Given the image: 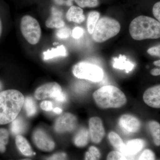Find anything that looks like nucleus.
Instances as JSON below:
<instances>
[{"label":"nucleus","mask_w":160,"mask_h":160,"mask_svg":"<svg viewBox=\"0 0 160 160\" xmlns=\"http://www.w3.org/2000/svg\"><path fill=\"white\" fill-rule=\"evenodd\" d=\"M143 100L150 107L157 109L160 108V85L152 86L147 89L143 94Z\"/></svg>","instance_id":"f8f14e48"},{"label":"nucleus","mask_w":160,"mask_h":160,"mask_svg":"<svg viewBox=\"0 0 160 160\" xmlns=\"http://www.w3.org/2000/svg\"><path fill=\"white\" fill-rule=\"evenodd\" d=\"M26 129V123L21 118H16L11 122L10 131L14 135L17 136L22 134Z\"/></svg>","instance_id":"aec40b11"},{"label":"nucleus","mask_w":160,"mask_h":160,"mask_svg":"<svg viewBox=\"0 0 160 160\" xmlns=\"http://www.w3.org/2000/svg\"><path fill=\"white\" fill-rule=\"evenodd\" d=\"M100 17L99 12L93 11L89 12L87 18V27L89 34H92Z\"/></svg>","instance_id":"4be33fe9"},{"label":"nucleus","mask_w":160,"mask_h":160,"mask_svg":"<svg viewBox=\"0 0 160 160\" xmlns=\"http://www.w3.org/2000/svg\"><path fill=\"white\" fill-rule=\"evenodd\" d=\"M16 144L21 153L26 156H31L33 155L30 144L27 140L21 135L16 137Z\"/></svg>","instance_id":"f3484780"},{"label":"nucleus","mask_w":160,"mask_h":160,"mask_svg":"<svg viewBox=\"0 0 160 160\" xmlns=\"http://www.w3.org/2000/svg\"><path fill=\"white\" fill-rule=\"evenodd\" d=\"M84 33V30L82 27H76L72 30V38L74 39H79L82 37Z\"/></svg>","instance_id":"2f4dec72"},{"label":"nucleus","mask_w":160,"mask_h":160,"mask_svg":"<svg viewBox=\"0 0 160 160\" xmlns=\"http://www.w3.org/2000/svg\"><path fill=\"white\" fill-rule=\"evenodd\" d=\"M56 2L59 5L64 4V0H55ZM67 1V3L66 5L68 6H71L72 5V2L73 0H66Z\"/></svg>","instance_id":"c9c22d12"},{"label":"nucleus","mask_w":160,"mask_h":160,"mask_svg":"<svg viewBox=\"0 0 160 160\" xmlns=\"http://www.w3.org/2000/svg\"><path fill=\"white\" fill-rule=\"evenodd\" d=\"M152 13L158 22L160 21V2H158L154 4L152 8Z\"/></svg>","instance_id":"473e14b6"},{"label":"nucleus","mask_w":160,"mask_h":160,"mask_svg":"<svg viewBox=\"0 0 160 160\" xmlns=\"http://www.w3.org/2000/svg\"><path fill=\"white\" fill-rule=\"evenodd\" d=\"M66 18L69 22L80 24L85 20V16L83 14V10L80 7L72 6L67 11Z\"/></svg>","instance_id":"2eb2a0df"},{"label":"nucleus","mask_w":160,"mask_h":160,"mask_svg":"<svg viewBox=\"0 0 160 160\" xmlns=\"http://www.w3.org/2000/svg\"><path fill=\"white\" fill-rule=\"evenodd\" d=\"M108 138L112 146L118 151L122 153L125 144L119 135L114 132H111L108 135Z\"/></svg>","instance_id":"412c9836"},{"label":"nucleus","mask_w":160,"mask_h":160,"mask_svg":"<svg viewBox=\"0 0 160 160\" xmlns=\"http://www.w3.org/2000/svg\"><path fill=\"white\" fill-rule=\"evenodd\" d=\"M119 126L127 133L137 132L141 128V123L137 118L131 115L124 114L120 118Z\"/></svg>","instance_id":"9b49d317"},{"label":"nucleus","mask_w":160,"mask_h":160,"mask_svg":"<svg viewBox=\"0 0 160 160\" xmlns=\"http://www.w3.org/2000/svg\"><path fill=\"white\" fill-rule=\"evenodd\" d=\"M145 142L140 139L131 140L125 144L122 154L127 156H131L136 154L144 148Z\"/></svg>","instance_id":"4468645a"},{"label":"nucleus","mask_w":160,"mask_h":160,"mask_svg":"<svg viewBox=\"0 0 160 160\" xmlns=\"http://www.w3.org/2000/svg\"><path fill=\"white\" fill-rule=\"evenodd\" d=\"M153 64L155 66H158V67H160V61L159 60H158V61H155L154 62H153Z\"/></svg>","instance_id":"58836bf2"},{"label":"nucleus","mask_w":160,"mask_h":160,"mask_svg":"<svg viewBox=\"0 0 160 160\" xmlns=\"http://www.w3.org/2000/svg\"><path fill=\"white\" fill-rule=\"evenodd\" d=\"M138 160H155V155L151 150L146 149L142 152Z\"/></svg>","instance_id":"c756f323"},{"label":"nucleus","mask_w":160,"mask_h":160,"mask_svg":"<svg viewBox=\"0 0 160 160\" xmlns=\"http://www.w3.org/2000/svg\"><path fill=\"white\" fill-rule=\"evenodd\" d=\"M9 132L5 129H0V152L4 153L9 141Z\"/></svg>","instance_id":"393cba45"},{"label":"nucleus","mask_w":160,"mask_h":160,"mask_svg":"<svg viewBox=\"0 0 160 160\" xmlns=\"http://www.w3.org/2000/svg\"><path fill=\"white\" fill-rule=\"evenodd\" d=\"M89 133L91 141L98 144L105 136V130L102 120L100 118H91L89 120Z\"/></svg>","instance_id":"9d476101"},{"label":"nucleus","mask_w":160,"mask_h":160,"mask_svg":"<svg viewBox=\"0 0 160 160\" xmlns=\"http://www.w3.org/2000/svg\"><path fill=\"white\" fill-rule=\"evenodd\" d=\"M101 157L99 150L97 147L92 146L85 154V160H99Z\"/></svg>","instance_id":"a878e982"},{"label":"nucleus","mask_w":160,"mask_h":160,"mask_svg":"<svg viewBox=\"0 0 160 160\" xmlns=\"http://www.w3.org/2000/svg\"><path fill=\"white\" fill-rule=\"evenodd\" d=\"M35 97L38 100L52 98L59 102H66V94L62 91V87L56 82L46 83L38 88L35 92Z\"/></svg>","instance_id":"0eeeda50"},{"label":"nucleus","mask_w":160,"mask_h":160,"mask_svg":"<svg viewBox=\"0 0 160 160\" xmlns=\"http://www.w3.org/2000/svg\"><path fill=\"white\" fill-rule=\"evenodd\" d=\"M21 30L23 37L31 45L39 42L42 32L39 23L31 16H24L21 22Z\"/></svg>","instance_id":"423d86ee"},{"label":"nucleus","mask_w":160,"mask_h":160,"mask_svg":"<svg viewBox=\"0 0 160 160\" xmlns=\"http://www.w3.org/2000/svg\"><path fill=\"white\" fill-rule=\"evenodd\" d=\"M41 107L43 110L46 111H52L53 109V105L50 101H43L41 104Z\"/></svg>","instance_id":"72a5a7b5"},{"label":"nucleus","mask_w":160,"mask_h":160,"mask_svg":"<svg viewBox=\"0 0 160 160\" xmlns=\"http://www.w3.org/2000/svg\"><path fill=\"white\" fill-rule=\"evenodd\" d=\"M26 114L29 117L32 116L37 112V106L34 100L32 98L28 97L24 100V105H23Z\"/></svg>","instance_id":"b1692460"},{"label":"nucleus","mask_w":160,"mask_h":160,"mask_svg":"<svg viewBox=\"0 0 160 160\" xmlns=\"http://www.w3.org/2000/svg\"><path fill=\"white\" fill-rule=\"evenodd\" d=\"M52 111L55 113H57V114H61L62 112V110L61 109V108H58V107H56L54 109H52Z\"/></svg>","instance_id":"4c0bfd02"},{"label":"nucleus","mask_w":160,"mask_h":160,"mask_svg":"<svg viewBox=\"0 0 160 160\" xmlns=\"http://www.w3.org/2000/svg\"><path fill=\"white\" fill-rule=\"evenodd\" d=\"M77 119L74 115L66 112L58 118L54 124V129L59 133L69 132L75 129Z\"/></svg>","instance_id":"1a4fd4ad"},{"label":"nucleus","mask_w":160,"mask_h":160,"mask_svg":"<svg viewBox=\"0 0 160 160\" xmlns=\"http://www.w3.org/2000/svg\"><path fill=\"white\" fill-rule=\"evenodd\" d=\"M120 29V23L116 20L107 17L101 18L95 27L92 39L97 42H103L117 35Z\"/></svg>","instance_id":"20e7f679"},{"label":"nucleus","mask_w":160,"mask_h":160,"mask_svg":"<svg viewBox=\"0 0 160 160\" xmlns=\"http://www.w3.org/2000/svg\"><path fill=\"white\" fill-rule=\"evenodd\" d=\"M89 132L86 128H82L75 136L73 142L76 146L78 147L86 146L89 142Z\"/></svg>","instance_id":"a211bd4d"},{"label":"nucleus","mask_w":160,"mask_h":160,"mask_svg":"<svg viewBox=\"0 0 160 160\" xmlns=\"http://www.w3.org/2000/svg\"><path fill=\"white\" fill-rule=\"evenodd\" d=\"M67 55L65 46L63 45L58 46L56 48H52L43 52V59L48 60L61 56H66Z\"/></svg>","instance_id":"6ab92c4d"},{"label":"nucleus","mask_w":160,"mask_h":160,"mask_svg":"<svg viewBox=\"0 0 160 160\" xmlns=\"http://www.w3.org/2000/svg\"><path fill=\"white\" fill-rule=\"evenodd\" d=\"M75 2L80 8H92L96 7L98 4V0H75Z\"/></svg>","instance_id":"bb28decb"},{"label":"nucleus","mask_w":160,"mask_h":160,"mask_svg":"<svg viewBox=\"0 0 160 160\" xmlns=\"http://www.w3.org/2000/svg\"><path fill=\"white\" fill-rule=\"evenodd\" d=\"M107 160H127L126 156L118 151L110 152L107 156Z\"/></svg>","instance_id":"c85d7f7f"},{"label":"nucleus","mask_w":160,"mask_h":160,"mask_svg":"<svg viewBox=\"0 0 160 160\" xmlns=\"http://www.w3.org/2000/svg\"><path fill=\"white\" fill-rule=\"evenodd\" d=\"M57 31L56 35L58 38L62 39L68 38L71 34V30L67 27H62L58 29Z\"/></svg>","instance_id":"cd10ccee"},{"label":"nucleus","mask_w":160,"mask_h":160,"mask_svg":"<svg viewBox=\"0 0 160 160\" xmlns=\"http://www.w3.org/2000/svg\"><path fill=\"white\" fill-rule=\"evenodd\" d=\"M129 30L132 38L137 41L159 38L160 22L149 17L140 16L132 21Z\"/></svg>","instance_id":"f03ea898"},{"label":"nucleus","mask_w":160,"mask_h":160,"mask_svg":"<svg viewBox=\"0 0 160 160\" xmlns=\"http://www.w3.org/2000/svg\"><path fill=\"white\" fill-rule=\"evenodd\" d=\"M20 160H32L30 159L26 158V159H22Z\"/></svg>","instance_id":"a19ab883"},{"label":"nucleus","mask_w":160,"mask_h":160,"mask_svg":"<svg viewBox=\"0 0 160 160\" xmlns=\"http://www.w3.org/2000/svg\"><path fill=\"white\" fill-rule=\"evenodd\" d=\"M45 24L49 28L60 29L64 27L65 23L62 18V13L53 7L52 9L51 16L46 20Z\"/></svg>","instance_id":"ddd939ff"},{"label":"nucleus","mask_w":160,"mask_h":160,"mask_svg":"<svg viewBox=\"0 0 160 160\" xmlns=\"http://www.w3.org/2000/svg\"><path fill=\"white\" fill-rule=\"evenodd\" d=\"M1 87H2V85H1V83H0V89H1Z\"/></svg>","instance_id":"79ce46f5"},{"label":"nucleus","mask_w":160,"mask_h":160,"mask_svg":"<svg viewBox=\"0 0 160 160\" xmlns=\"http://www.w3.org/2000/svg\"><path fill=\"white\" fill-rule=\"evenodd\" d=\"M2 23L1 22V19H0V37L1 36V34H2Z\"/></svg>","instance_id":"ea45409f"},{"label":"nucleus","mask_w":160,"mask_h":160,"mask_svg":"<svg viewBox=\"0 0 160 160\" xmlns=\"http://www.w3.org/2000/svg\"><path fill=\"white\" fill-rule=\"evenodd\" d=\"M32 140L35 145L42 151L50 152L55 148V144L54 141L42 129H37L34 132L32 135Z\"/></svg>","instance_id":"6e6552de"},{"label":"nucleus","mask_w":160,"mask_h":160,"mask_svg":"<svg viewBox=\"0 0 160 160\" xmlns=\"http://www.w3.org/2000/svg\"><path fill=\"white\" fill-rule=\"evenodd\" d=\"M46 160H67V155L65 152H57L47 158Z\"/></svg>","instance_id":"7c9ffc66"},{"label":"nucleus","mask_w":160,"mask_h":160,"mask_svg":"<svg viewBox=\"0 0 160 160\" xmlns=\"http://www.w3.org/2000/svg\"><path fill=\"white\" fill-rule=\"evenodd\" d=\"M95 102L102 109L119 108L127 102L126 95L118 87L113 86L102 87L93 93Z\"/></svg>","instance_id":"7ed1b4c3"},{"label":"nucleus","mask_w":160,"mask_h":160,"mask_svg":"<svg viewBox=\"0 0 160 160\" xmlns=\"http://www.w3.org/2000/svg\"><path fill=\"white\" fill-rule=\"evenodd\" d=\"M112 66L116 69L125 70L126 72H129L133 69L134 65L127 60L126 56L120 54L118 58H113Z\"/></svg>","instance_id":"dca6fc26"},{"label":"nucleus","mask_w":160,"mask_h":160,"mask_svg":"<svg viewBox=\"0 0 160 160\" xmlns=\"http://www.w3.org/2000/svg\"><path fill=\"white\" fill-rule=\"evenodd\" d=\"M25 97L20 91L9 89L0 92V125L15 119L24 105Z\"/></svg>","instance_id":"f257e3e1"},{"label":"nucleus","mask_w":160,"mask_h":160,"mask_svg":"<svg viewBox=\"0 0 160 160\" xmlns=\"http://www.w3.org/2000/svg\"><path fill=\"white\" fill-rule=\"evenodd\" d=\"M150 73L152 75L155 76L160 75V69H157V68L152 69L151 71H150Z\"/></svg>","instance_id":"e433bc0d"},{"label":"nucleus","mask_w":160,"mask_h":160,"mask_svg":"<svg viewBox=\"0 0 160 160\" xmlns=\"http://www.w3.org/2000/svg\"><path fill=\"white\" fill-rule=\"evenodd\" d=\"M72 73L78 78L89 80L91 82H100L102 80V69L95 65L87 62H80L72 67Z\"/></svg>","instance_id":"39448f33"},{"label":"nucleus","mask_w":160,"mask_h":160,"mask_svg":"<svg viewBox=\"0 0 160 160\" xmlns=\"http://www.w3.org/2000/svg\"><path fill=\"white\" fill-rule=\"evenodd\" d=\"M149 129L153 137V141L155 145L160 146V125L156 121H152L149 124Z\"/></svg>","instance_id":"5701e85b"},{"label":"nucleus","mask_w":160,"mask_h":160,"mask_svg":"<svg viewBox=\"0 0 160 160\" xmlns=\"http://www.w3.org/2000/svg\"><path fill=\"white\" fill-rule=\"evenodd\" d=\"M160 45L156 46H153L149 48L147 50V52L152 56H156L160 57Z\"/></svg>","instance_id":"f704fd0d"}]
</instances>
